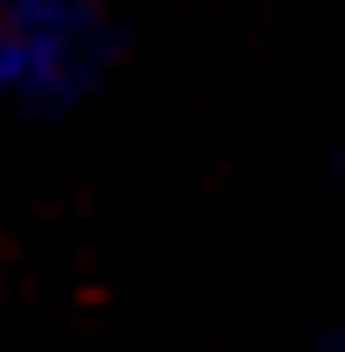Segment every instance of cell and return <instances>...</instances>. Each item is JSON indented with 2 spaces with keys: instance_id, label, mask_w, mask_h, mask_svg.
I'll return each instance as SVG.
<instances>
[{
  "instance_id": "obj_1",
  "label": "cell",
  "mask_w": 345,
  "mask_h": 352,
  "mask_svg": "<svg viewBox=\"0 0 345 352\" xmlns=\"http://www.w3.org/2000/svg\"><path fill=\"white\" fill-rule=\"evenodd\" d=\"M106 36L92 0H8L0 8V85L21 99H64L99 71Z\"/></svg>"
}]
</instances>
